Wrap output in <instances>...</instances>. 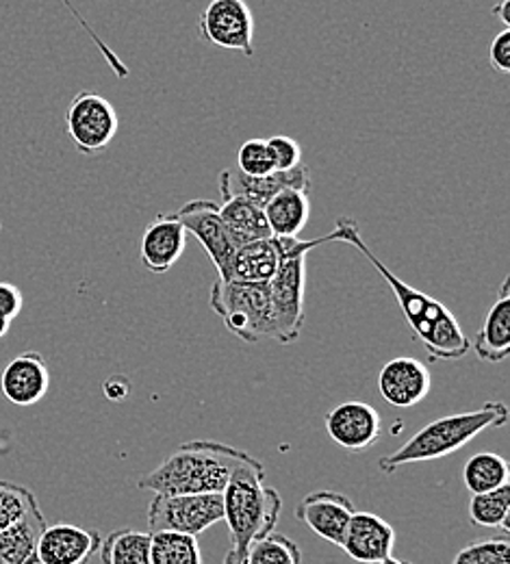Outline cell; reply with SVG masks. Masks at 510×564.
<instances>
[{"label": "cell", "instance_id": "cell-1", "mask_svg": "<svg viewBox=\"0 0 510 564\" xmlns=\"http://www.w3.org/2000/svg\"><path fill=\"white\" fill-rule=\"evenodd\" d=\"M333 232L335 241L355 246L391 286L406 324L411 326L415 339L424 344L431 360H460L467 356L471 350V339L463 333L456 315L433 295L417 291L415 286L398 279L365 243L359 224L352 217L337 219Z\"/></svg>", "mask_w": 510, "mask_h": 564}, {"label": "cell", "instance_id": "cell-37", "mask_svg": "<svg viewBox=\"0 0 510 564\" xmlns=\"http://www.w3.org/2000/svg\"><path fill=\"white\" fill-rule=\"evenodd\" d=\"M9 328H11V319H7V317L0 313V341L7 337Z\"/></svg>", "mask_w": 510, "mask_h": 564}, {"label": "cell", "instance_id": "cell-34", "mask_svg": "<svg viewBox=\"0 0 510 564\" xmlns=\"http://www.w3.org/2000/svg\"><path fill=\"white\" fill-rule=\"evenodd\" d=\"M24 295L22 291L11 282H0V313L7 319H15L22 313Z\"/></svg>", "mask_w": 510, "mask_h": 564}, {"label": "cell", "instance_id": "cell-27", "mask_svg": "<svg viewBox=\"0 0 510 564\" xmlns=\"http://www.w3.org/2000/svg\"><path fill=\"white\" fill-rule=\"evenodd\" d=\"M510 485L489 491L471 495L469 499V521L478 528H498L504 534L510 532Z\"/></svg>", "mask_w": 510, "mask_h": 564}, {"label": "cell", "instance_id": "cell-33", "mask_svg": "<svg viewBox=\"0 0 510 564\" xmlns=\"http://www.w3.org/2000/svg\"><path fill=\"white\" fill-rule=\"evenodd\" d=\"M489 64L500 74L510 72V29H502L489 46Z\"/></svg>", "mask_w": 510, "mask_h": 564}, {"label": "cell", "instance_id": "cell-29", "mask_svg": "<svg viewBox=\"0 0 510 564\" xmlns=\"http://www.w3.org/2000/svg\"><path fill=\"white\" fill-rule=\"evenodd\" d=\"M35 506H40V501L31 489L15 482L0 480V532L15 525Z\"/></svg>", "mask_w": 510, "mask_h": 564}, {"label": "cell", "instance_id": "cell-39", "mask_svg": "<svg viewBox=\"0 0 510 564\" xmlns=\"http://www.w3.org/2000/svg\"><path fill=\"white\" fill-rule=\"evenodd\" d=\"M0 230H2V224H0Z\"/></svg>", "mask_w": 510, "mask_h": 564}, {"label": "cell", "instance_id": "cell-22", "mask_svg": "<svg viewBox=\"0 0 510 564\" xmlns=\"http://www.w3.org/2000/svg\"><path fill=\"white\" fill-rule=\"evenodd\" d=\"M263 215L272 237L295 239L306 228L311 217V200L304 189H283L265 207Z\"/></svg>", "mask_w": 510, "mask_h": 564}, {"label": "cell", "instance_id": "cell-12", "mask_svg": "<svg viewBox=\"0 0 510 564\" xmlns=\"http://www.w3.org/2000/svg\"><path fill=\"white\" fill-rule=\"evenodd\" d=\"M283 189L311 192V170L304 163H300L290 172H272L268 176H246L232 170H224L219 174L221 196H239L261 209Z\"/></svg>", "mask_w": 510, "mask_h": 564}, {"label": "cell", "instance_id": "cell-38", "mask_svg": "<svg viewBox=\"0 0 510 564\" xmlns=\"http://www.w3.org/2000/svg\"><path fill=\"white\" fill-rule=\"evenodd\" d=\"M378 564H413L409 563V561H400V558H395V556H389V558H384L382 563Z\"/></svg>", "mask_w": 510, "mask_h": 564}, {"label": "cell", "instance_id": "cell-31", "mask_svg": "<svg viewBox=\"0 0 510 564\" xmlns=\"http://www.w3.org/2000/svg\"><path fill=\"white\" fill-rule=\"evenodd\" d=\"M237 165H239V172L246 176H268L276 172L268 140L243 141L237 152Z\"/></svg>", "mask_w": 510, "mask_h": 564}, {"label": "cell", "instance_id": "cell-23", "mask_svg": "<svg viewBox=\"0 0 510 564\" xmlns=\"http://www.w3.org/2000/svg\"><path fill=\"white\" fill-rule=\"evenodd\" d=\"M40 506L9 530L0 532V564H37V541L46 528Z\"/></svg>", "mask_w": 510, "mask_h": 564}, {"label": "cell", "instance_id": "cell-5", "mask_svg": "<svg viewBox=\"0 0 510 564\" xmlns=\"http://www.w3.org/2000/svg\"><path fill=\"white\" fill-rule=\"evenodd\" d=\"M211 311L226 330L246 344L276 341V317L268 282H214Z\"/></svg>", "mask_w": 510, "mask_h": 564}, {"label": "cell", "instance_id": "cell-35", "mask_svg": "<svg viewBox=\"0 0 510 564\" xmlns=\"http://www.w3.org/2000/svg\"><path fill=\"white\" fill-rule=\"evenodd\" d=\"M102 389H105V395H107L109 400L120 402V400H124V398L131 393V382L124 380V378H120V376H113V378H109V380L105 382Z\"/></svg>", "mask_w": 510, "mask_h": 564}, {"label": "cell", "instance_id": "cell-17", "mask_svg": "<svg viewBox=\"0 0 510 564\" xmlns=\"http://www.w3.org/2000/svg\"><path fill=\"white\" fill-rule=\"evenodd\" d=\"M355 563L378 564L393 556L395 530L373 512H355L339 545Z\"/></svg>", "mask_w": 510, "mask_h": 564}, {"label": "cell", "instance_id": "cell-25", "mask_svg": "<svg viewBox=\"0 0 510 564\" xmlns=\"http://www.w3.org/2000/svg\"><path fill=\"white\" fill-rule=\"evenodd\" d=\"M98 554L102 564H150V532L116 530L102 541Z\"/></svg>", "mask_w": 510, "mask_h": 564}, {"label": "cell", "instance_id": "cell-9", "mask_svg": "<svg viewBox=\"0 0 510 564\" xmlns=\"http://www.w3.org/2000/svg\"><path fill=\"white\" fill-rule=\"evenodd\" d=\"M198 35L224 51L254 55V15L248 0H209L198 18Z\"/></svg>", "mask_w": 510, "mask_h": 564}, {"label": "cell", "instance_id": "cell-24", "mask_svg": "<svg viewBox=\"0 0 510 564\" xmlns=\"http://www.w3.org/2000/svg\"><path fill=\"white\" fill-rule=\"evenodd\" d=\"M509 463L493 452H480L465 463L463 482L471 495L489 494L509 487Z\"/></svg>", "mask_w": 510, "mask_h": 564}, {"label": "cell", "instance_id": "cell-19", "mask_svg": "<svg viewBox=\"0 0 510 564\" xmlns=\"http://www.w3.org/2000/svg\"><path fill=\"white\" fill-rule=\"evenodd\" d=\"M476 356L485 362H502L510 354V281L500 284L498 300L489 308L476 341L471 344Z\"/></svg>", "mask_w": 510, "mask_h": 564}, {"label": "cell", "instance_id": "cell-14", "mask_svg": "<svg viewBox=\"0 0 510 564\" xmlns=\"http://www.w3.org/2000/svg\"><path fill=\"white\" fill-rule=\"evenodd\" d=\"M355 512L357 508L352 499L337 491H313L295 508L297 521L308 525L319 539L333 545H341Z\"/></svg>", "mask_w": 510, "mask_h": 564}, {"label": "cell", "instance_id": "cell-11", "mask_svg": "<svg viewBox=\"0 0 510 564\" xmlns=\"http://www.w3.org/2000/svg\"><path fill=\"white\" fill-rule=\"evenodd\" d=\"M431 387L428 367L413 356H398L378 373V391L393 409H415L428 398Z\"/></svg>", "mask_w": 510, "mask_h": 564}, {"label": "cell", "instance_id": "cell-15", "mask_svg": "<svg viewBox=\"0 0 510 564\" xmlns=\"http://www.w3.org/2000/svg\"><path fill=\"white\" fill-rule=\"evenodd\" d=\"M102 545L98 530L73 523L46 525L37 541V564H89Z\"/></svg>", "mask_w": 510, "mask_h": 564}, {"label": "cell", "instance_id": "cell-13", "mask_svg": "<svg viewBox=\"0 0 510 564\" xmlns=\"http://www.w3.org/2000/svg\"><path fill=\"white\" fill-rule=\"evenodd\" d=\"M51 389V369L40 352H22L7 362L0 373L2 395L20 409L35 406Z\"/></svg>", "mask_w": 510, "mask_h": 564}, {"label": "cell", "instance_id": "cell-36", "mask_svg": "<svg viewBox=\"0 0 510 564\" xmlns=\"http://www.w3.org/2000/svg\"><path fill=\"white\" fill-rule=\"evenodd\" d=\"M509 7L510 0H502L500 4H496V7H493V13H496V15H500V20L504 22V29H510Z\"/></svg>", "mask_w": 510, "mask_h": 564}, {"label": "cell", "instance_id": "cell-28", "mask_svg": "<svg viewBox=\"0 0 510 564\" xmlns=\"http://www.w3.org/2000/svg\"><path fill=\"white\" fill-rule=\"evenodd\" d=\"M246 564H302V552L290 536L272 532L250 545Z\"/></svg>", "mask_w": 510, "mask_h": 564}, {"label": "cell", "instance_id": "cell-32", "mask_svg": "<svg viewBox=\"0 0 510 564\" xmlns=\"http://www.w3.org/2000/svg\"><path fill=\"white\" fill-rule=\"evenodd\" d=\"M274 156L276 172H290L302 163V145L287 135H274L268 140Z\"/></svg>", "mask_w": 510, "mask_h": 564}, {"label": "cell", "instance_id": "cell-26", "mask_svg": "<svg viewBox=\"0 0 510 564\" xmlns=\"http://www.w3.org/2000/svg\"><path fill=\"white\" fill-rule=\"evenodd\" d=\"M150 564H203L198 539L178 532L150 534Z\"/></svg>", "mask_w": 510, "mask_h": 564}, {"label": "cell", "instance_id": "cell-2", "mask_svg": "<svg viewBox=\"0 0 510 564\" xmlns=\"http://www.w3.org/2000/svg\"><path fill=\"white\" fill-rule=\"evenodd\" d=\"M250 458L243 449L224 443L189 441L147 474L138 487L154 495H221L232 474Z\"/></svg>", "mask_w": 510, "mask_h": 564}, {"label": "cell", "instance_id": "cell-7", "mask_svg": "<svg viewBox=\"0 0 510 564\" xmlns=\"http://www.w3.org/2000/svg\"><path fill=\"white\" fill-rule=\"evenodd\" d=\"M224 521L221 495H154L148 506V532L200 536Z\"/></svg>", "mask_w": 510, "mask_h": 564}, {"label": "cell", "instance_id": "cell-8", "mask_svg": "<svg viewBox=\"0 0 510 564\" xmlns=\"http://www.w3.org/2000/svg\"><path fill=\"white\" fill-rule=\"evenodd\" d=\"M120 118L116 107L100 94L78 91L66 111V131L80 154L96 156L116 140Z\"/></svg>", "mask_w": 510, "mask_h": 564}, {"label": "cell", "instance_id": "cell-3", "mask_svg": "<svg viewBox=\"0 0 510 564\" xmlns=\"http://www.w3.org/2000/svg\"><path fill=\"white\" fill-rule=\"evenodd\" d=\"M265 467L250 458L230 478L221 494L224 521L228 525V554L224 564H246L254 541L272 534L281 519L283 499L276 489L263 485Z\"/></svg>", "mask_w": 510, "mask_h": 564}, {"label": "cell", "instance_id": "cell-6", "mask_svg": "<svg viewBox=\"0 0 510 564\" xmlns=\"http://www.w3.org/2000/svg\"><path fill=\"white\" fill-rule=\"evenodd\" d=\"M335 232L319 239H283V252L276 274L272 276L270 295L276 317V341L292 346L304 328V289H306V254L324 243H333Z\"/></svg>", "mask_w": 510, "mask_h": 564}, {"label": "cell", "instance_id": "cell-10", "mask_svg": "<svg viewBox=\"0 0 510 564\" xmlns=\"http://www.w3.org/2000/svg\"><path fill=\"white\" fill-rule=\"evenodd\" d=\"M174 217L183 224V228L194 235L205 252L209 254L211 263L218 270V281H230V270H232V259H235V243L230 241L221 217H219V205L214 200H192L183 205Z\"/></svg>", "mask_w": 510, "mask_h": 564}, {"label": "cell", "instance_id": "cell-20", "mask_svg": "<svg viewBox=\"0 0 510 564\" xmlns=\"http://www.w3.org/2000/svg\"><path fill=\"white\" fill-rule=\"evenodd\" d=\"M283 252V239L268 237L246 243L235 250L230 281L270 282L279 270Z\"/></svg>", "mask_w": 510, "mask_h": 564}, {"label": "cell", "instance_id": "cell-16", "mask_svg": "<svg viewBox=\"0 0 510 564\" xmlns=\"http://www.w3.org/2000/svg\"><path fill=\"white\" fill-rule=\"evenodd\" d=\"M326 432L339 447L363 452L382 434V417L365 402H344L326 415Z\"/></svg>", "mask_w": 510, "mask_h": 564}, {"label": "cell", "instance_id": "cell-30", "mask_svg": "<svg viewBox=\"0 0 510 564\" xmlns=\"http://www.w3.org/2000/svg\"><path fill=\"white\" fill-rule=\"evenodd\" d=\"M452 564H510V543L507 539H485L463 547Z\"/></svg>", "mask_w": 510, "mask_h": 564}, {"label": "cell", "instance_id": "cell-4", "mask_svg": "<svg viewBox=\"0 0 510 564\" xmlns=\"http://www.w3.org/2000/svg\"><path fill=\"white\" fill-rule=\"evenodd\" d=\"M509 423V406L504 402H487L476 411L447 415L424 425L415 432L400 449L378 460L382 474H395L400 467L413 463H426L445 458L463 449L471 438L491 427H502Z\"/></svg>", "mask_w": 510, "mask_h": 564}, {"label": "cell", "instance_id": "cell-18", "mask_svg": "<svg viewBox=\"0 0 510 564\" xmlns=\"http://www.w3.org/2000/svg\"><path fill=\"white\" fill-rule=\"evenodd\" d=\"M187 230L174 213H161L142 235L140 261L150 274H167L183 257Z\"/></svg>", "mask_w": 510, "mask_h": 564}, {"label": "cell", "instance_id": "cell-21", "mask_svg": "<svg viewBox=\"0 0 510 564\" xmlns=\"http://www.w3.org/2000/svg\"><path fill=\"white\" fill-rule=\"evenodd\" d=\"M219 217H221V224H224L230 241L235 243V248L272 237L263 209L252 205L246 198L221 196Z\"/></svg>", "mask_w": 510, "mask_h": 564}]
</instances>
